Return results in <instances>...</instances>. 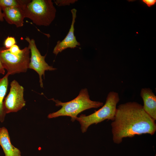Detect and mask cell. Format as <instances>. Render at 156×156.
<instances>
[{"label": "cell", "instance_id": "9a60e30c", "mask_svg": "<svg viewBox=\"0 0 156 156\" xmlns=\"http://www.w3.org/2000/svg\"><path fill=\"white\" fill-rule=\"evenodd\" d=\"M55 4L59 6L70 5L73 4L77 0H54Z\"/></svg>", "mask_w": 156, "mask_h": 156}, {"label": "cell", "instance_id": "7a4b0ae2", "mask_svg": "<svg viewBox=\"0 0 156 156\" xmlns=\"http://www.w3.org/2000/svg\"><path fill=\"white\" fill-rule=\"evenodd\" d=\"M51 100L55 102L56 106H60L62 107L57 111L49 114L48 118L68 116L71 117V120L73 122L76 120L77 115L81 112L91 108H98L103 105L102 102L91 100L88 89L86 88L82 89L76 97L68 102H62L53 98Z\"/></svg>", "mask_w": 156, "mask_h": 156}, {"label": "cell", "instance_id": "52a82bcc", "mask_svg": "<svg viewBox=\"0 0 156 156\" xmlns=\"http://www.w3.org/2000/svg\"><path fill=\"white\" fill-rule=\"evenodd\" d=\"M24 92L23 87L16 80H13L11 82L9 92L3 102L4 109L6 114L17 112L25 106Z\"/></svg>", "mask_w": 156, "mask_h": 156}, {"label": "cell", "instance_id": "8992f818", "mask_svg": "<svg viewBox=\"0 0 156 156\" xmlns=\"http://www.w3.org/2000/svg\"><path fill=\"white\" fill-rule=\"evenodd\" d=\"M25 39L29 44L28 47L31 53L29 68L33 69L37 73L39 76L40 87L43 88L42 76L43 75L44 78L45 72L53 71L57 69L49 65L46 62L45 59L46 55L42 56L41 55L37 48L34 39H31L29 37H26Z\"/></svg>", "mask_w": 156, "mask_h": 156}, {"label": "cell", "instance_id": "7c38bea8", "mask_svg": "<svg viewBox=\"0 0 156 156\" xmlns=\"http://www.w3.org/2000/svg\"><path fill=\"white\" fill-rule=\"evenodd\" d=\"M7 73L2 78H0V121L3 122L6 114L4 110L3 102L8 85V76Z\"/></svg>", "mask_w": 156, "mask_h": 156}, {"label": "cell", "instance_id": "9c48e42d", "mask_svg": "<svg viewBox=\"0 0 156 156\" xmlns=\"http://www.w3.org/2000/svg\"><path fill=\"white\" fill-rule=\"evenodd\" d=\"M140 95L143 102L144 111L154 120H156V96L149 88H142Z\"/></svg>", "mask_w": 156, "mask_h": 156}, {"label": "cell", "instance_id": "ffe728a7", "mask_svg": "<svg viewBox=\"0 0 156 156\" xmlns=\"http://www.w3.org/2000/svg\"><path fill=\"white\" fill-rule=\"evenodd\" d=\"M1 128H0V130H1Z\"/></svg>", "mask_w": 156, "mask_h": 156}, {"label": "cell", "instance_id": "6da1fadb", "mask_svg": "<svg viewBox=\"0 0 156 156\" xmlns=\"http://www.w3.org/2000/svg\"><path fill=\"white\" fill-rule=\"evenodd\" d=\"M155 121L138 103L121 104L117 108L114 120L111 124L113 141L119 144L125 138L145 134L153 135L156 131Z\"/></svg>", "mask_w": 156, "mask_h": 156}, {"label": "cell", "instance_id": "277c9868", "mask_svg": "<svg viewBox=\"0 0 156 156\" xmlns=\"http://www.w3.org/2000/svg\"><path fill=\"white\" fill-rule=\"evenodd\" d=\"M23 10L25 18L38 26L49 25L54 20L56 12L51 0H30Z\"/></svg>", "mask_w": 156, "mask_h": 156}, {"label": "cell", "instance_id": "30bf717a", "mask_svg": "<svg viewBox=\"0 0 156 156\" xmlns=\"http://www.w3.org/2000/svg\"><path fill=\"white\" fill-rule=\"evenodd\" d=\"M4 19L10 24L14 25L17 27L23 26L25 18L23 9L18 7H6L3 8Z\"/></svg>", "mask_w": 156, "mask_h": 156}, {"label": "cell", "instance_id": "4fadbf2b", "mask_svg": "<svg viewBox=\"0 0 156 156\" xmlns=\"http://www.w3.org/2000/svg\"><path fill=\"white\" fill-rule=\"evenodd\" d=\"M30 0H0L1 9L6 7H18L22 9Z\"/></svg>", "mask_w": 156, "mask_h": 156}, {"label": "cell", "instance_id": "5b68a950", "mask_svg": "<svg viewBox=\"0 0 156 156\" xmlns=\"http://www.w3.org/2000/svg\"><path fill=\"white\" fill-rule=\"evenodd\" d=\"M30 50L28 47L18 55L11 53L5 47L0 48V60L9 75L26 72L29 68Z\"/></svg>", "mask_w": 156, "mask_h": 156}, {"label": "cell", "instance_id": "ac0fdd59", "mask_svg": "<svg viewBox=\"0 0 156 156\" xmlns=\"http://www.w3.org/2000/svg\"><path fill=\"white\" fill-rule=\"evenodd\" d=\"M5 73V69L3 68L0 60V74L4 75Z\"/></svg>", "mask_w": 156, "mask_h": 156}, {"label": "cell", "instance_id": "3957f363", "mask_svg": "<svg viewBox=\"0 0 156 156\" xmlns=\"http://www.w3.org/2000/svg\"><path fill=\"white\" fill-rule=\"evenodd\" d=\"M119 100L118 93L110 91L107 94L105 104L101 108L89 115L82 114L77 117L76 120L81 125L82 132H86L88 127L93 124H96L106 119L113 121L116 111V105Z\"/></svg>", "mask_w": 156, "mask_h": 156}, {"label": "cell", "instance_id": "e0dca14e", "mask_svg": "<svg viewBox=\"0 0 156 156\" xmlns=\"http://www.w3.org/2000/svg\"><path fill=\"white\" fill-rule=\"evenodd\" d=\"M142 1L149 7L154 5L156 3V0H143Z\"/></svg>", "mask_w": 156, "mask_h": 156}, {"label": "cell", "instance_id": "d6986e66", "mask_svg": "<svg viewBox=\"0 0 156 156\" xmlns=\"http://www.w3.org/2000/svg\"><path fill=\"white\" fill-rule=\"evenodd\" d=\"M0 7V21H3L4 19V15Z\"/></svg>", "mask_w": 156, "mask_h": 156}, {"label": "cell", "instance_id": "ba28073f", "mask_svg": "<svg viewBox=\"0 0 156 156\" xmlns=\"http://www.w3.org/2000/svg\"><path fill=\"white\" fill-rule=\"evenodd\" d=\"M71 11L72 14V21L69 31L64 39L62 41H58L54 47L53 53L56 55L68 48H74L80 46L74 35V24L76 17L77 10L73 8Z\"/></svg>", "mask_w": 156, "mask_h": 156}, {"label": "cell", "instance_id": "8fae6325", "mask_svg": "<svg viewBox=\"0 0 156 156\" xmlns=\"http://www.w3.org/2000/svg\"><path fill=\"white\" fill-rule=\"evenodd\" d=\"M0 145L5 156H21L20 150L12 144L8 130L4 127L0 130Z\"/></svg>", "mask_w": 156, "mask_h": 156}, {"label": "cell", "instance_id": "5bb4252c", "mask_svg": "<svg viewBox=\"0 0 156 156\" xmlns=\"http://www.w3.org/2000/svg\"><path fill=\"white\" fill-rule=\"evenodd\" d=\"M16 41L15 38L12 36H8L4 42L5 47L8 49L14 45L16 44Z\"/></svg>", "mask_w": 156, "mask_h": 156}, {"label": "cell", "instance_id": "2e32d148", "mask_svg": "<svg viewBox=\"0 0 156 156\" xmlns=\"http://www.w3.org/2000/svg\"><path fill=\"white\" fill-rule=\"evenodd\" d=\"M7 49L11 53L14 55H18L21 51V49H20L18 46L16 44Z\"/></svg>", "mask_w": 156, "mask_h": 156}]
</instances>
